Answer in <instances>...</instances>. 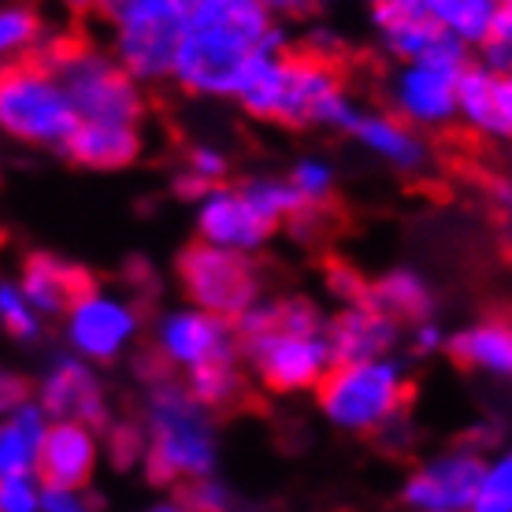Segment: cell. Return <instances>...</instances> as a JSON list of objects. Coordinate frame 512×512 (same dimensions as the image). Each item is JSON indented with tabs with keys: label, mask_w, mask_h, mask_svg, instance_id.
I'll list each match as a JSON object with an SVG mask.
<instances>
[{
	"label": "cell",
	"mask_w": 512,
	"mask_h": 512,
	"mask_svg": "<svg viewBox=\"0 0 512 512\" xmlns=\"http://www.w3.org/2000/svg\"><path fill=\"white\" fill-rule=\"evenodd\" d=\"M264 52H282L264 0H208L182 34L175 78L197 93H242Z\"/></svg>",
	"instance_id": "6da1fadb"
},
{
	"label": "cell",
	"mask_w": 512,
	"mask_h": 512,
	"mask_svg": "<svg viewBox=\"0 0 512 512\" xmlns=\"http://www.w3.org/2000/svg\"><path fill=\"white\" fill-rule=\"evenodd\" d=\"M153 446L145 457L153 483H171L179 475L205 479L212 472V431L201 401L171 379L153 383Z\"/></svg>",
	"instance_id": "7a4b0ae2"
},
{
	"label": "cell",
	"mask_w": 512,
	"mask_h": 512,
	"mask_svg": "<svg viewBox=\"0 0 512 512\" xmlns=\"http://www.w3.org/2000/svg\"><path fill=\"white\" fill-rule=\"evenodd\" d=\"M409 386L401 383L394 364L383 360H353L331 364L320 379V405L334 423L353 431H372L405 405Z\"/></svg>",
	"instance_id": "3957f363"
},
{
	"label": "cell",
	"mask_w": 512,
	"mask_h": 512,
	"mask_svg": "<svg viewBox=\"0 0 512 512\" xmlns=\"http://www.w3.org/2000/svg\"><path fill=\"white\" fill-rule=\"evenodd\" d=\"M0 119L15 138L41 141V145H64L82 123L64 86L30 64H8L4 71Z\"/></svg>",
	"instance_id": "277c9868"
},
{
	"label": "cell",
	"mask_w": 512,
	"mask_h": 512,
	"mask_svg": "<svg viewBox=\"0 0 512 512\" xmlns=\"http://www.w3.org/2000/svg\"><path fill=\"white\" fill-rule=\"evenodd\" d=\"M179 279L186 294L212 316H245L256 301V271L223 245H190L179 253Z\"/></svg>",
	"instance_id": "5b68a950"
},
{
	"label": "cell",
	"mask_w": 512,
	"mask_h": 512,
	"mask_svg": "<svg viewBox=\"0 0 512 512\" xmlns=\"http://www.w3.org/2000/svg\"><path fill=\"white\" fill-rule=\"evenodd\" d=\"M186 34V23L175 19L171 12L156 8L153 0L138 4L134 12L119 23V56L123 67L138 78H164L167 71L175 75V60H179V45Z\"/></svg>",
	"instance_id": "8992f818"
},
{
	"label": "cell",
	"mask_w": 512,
	"mask_h": 512,
	"mask_svg": "<svg viewBox=\"0 0 512 512\" xmlns=\"http://www.w3.org/2000/svg\"><path fill=\"white\" fill-rule=\"evenodd\" d=\"M256 375L271 390H301L331 372V346L316 334H264L245 342Z\"/></svg>",
	"instance_id": "52a82bcc"
},
{
	"label": "cell",
	"mask_w": 512,
	"mask_h": 512,
	"mask_svg": "<svg viewBox=\"0 0 512 512\" xmlns=\"http://www.w3.org/2000/svg\"><path fill=\"white\" fill-rule=\"evenodd\" d=\"M483 479H487L483 461L472 453H457V457H446V461L423 468L420 475H412L405 498L431 512H464L475 505Z\"/></svg>",
	"instance_id": "ba28073f"
},
{
	"label": "cell",
	"mask_w": 512,
	"mask_h": 512,
	"mask_svg": "<svg viewBox=\"0 0 512 512\" xmlns=\"http://www.w3.org/2000/svg\"><path fill=\"white\" fill-rule=\"evenodd\" d=\"M23 297L41 312H75L82 301L97 297V282L78 264L49 253H30L23 264Z\"/></svg>",
	"instance_id": "9c48e42d"
},
{
	"label": "cell",
	"mask_w": 512,
	"mask_h": 512,
	"mask_svg": "<svg viewBox=\"0 0 512 512\" xmlns=\"http://www.w3.org/2000/svg\"><path fill=\"white\" fill-rule=\"evenodd\" d=\"M201 234L205 242L223 245V249H253L271 234L275 223L260 216L242 190H216L205 197L201 208Z\"/></svg>",
	"instance_id": "30bf717a"
},
{
	"label": "cell",
	"mask_w": 512,
	"mask_h": 512,
	"mask_svg": "<svg viewBox=\"0 0 512 512\" xmlns=\"http://www.w3.org/2000/svg\"><path fill=\"white\" fill-rule=\"evenodd\" d=\"M160 357L201 368L208 360H231V334L212 312H179L160 327Z\"/></svg>",
	"instance_id": "8fae6325"
},
{
	"label": "cell",
	"mask_w": 512,
	"mask_h": 512,
	"mask_svg": "<svg viewBox=\"0 0 512 512\" xmlns=\"http://www.w3.org/2000/svg\"><path fill=\"white\" fill-rule=\"evenodd\" d=\"M93 472V435L82 423H56L38 457L45 490H78Z\"/></svg>",
	"instance_id": "7c38bea8"
},
{
	"label": "cell",
	"mask_w": 512,
	"mask_h": 512,
	"mask_svg": "<svg viewBox=\"0 0 512 512\" xmlns=\"http://www.w3.org/2000/svg\"><path fill=\"white\" fill-rule=\"evenodd\" d=\"M138 327L134 308L112 297H90L71 312V342L90 357H112Z\"/></svg>",
	"instance_id": "4fadbf2b"
},
{
	"label": "cell",
	"mask_w": 512,
	"mask_h": 512,
	"mask_svg": "<svg viewBox=\"0 0 512 512\" xmlns=\"http://www.w3.org/2000/svg\"><path fill=\"white\" fill-rule=\"evenodd\" d=\"M397 327L394 320L368 305H353L342 312L327 331V346H331L334 364H353V360H375V353L394 346Z\"/></svg>",
	"instance_id": "5bb4252c"
},
{
	"label": "cell",
	"mask_w": 512,
	"mask_h": 512,
	"mask_svg": "<svg viewBox=\"0 0 512 512\" xmlns=\"http://www.w3.org/2000/svg\"><path fill=\"white\" fill-rule=\"evenodd\" d=\"M41 401H45L49 416H78L90 427H104V401L101 390H97V379L78 360H56V368L45 379Z\"/></svg>",
	"instance_id": "9a60e30c"
},
{
	"label": "cell",
	"mask_w": 512,
	"mask_h": 512,
	"mask_svg": "<svg viewBox=\"0 0 512 512\" xmlns=\"http://www.w3.org/2000/svg\"><path fill=\"white\" fill-rule=\"evenodd\" d=\"M457 86H461V75L416 64L397 78V104L416 123H442L461 104L457 101Z\"/></svg>",
	"instance_id": "2e32d148"
},
{
	"label": "cell",
	"mask_w": 512,
	"mask_h": 512,
	"mask_svg": "<svg viewBox=\"0 0 512 512\" xmlns=\"http://www.w3.org/2000/svg\"><path fill=\"white\" fill-rule=\"evenodd\" d=\"M375 19H379V26H383L390 49H394L397 56L416 60V64H420L423 56L449 34L438 19L427 15V8H423L420 0H390V4H375Z\"/></svg>",
	"instance_id": "e0dca14e"
},
{
	"label": "cell",
	"mask_w": 512,
	"mask_h": 512,
	"mask_svg": "<svg viewBox=\"0 0 512 512\" xmlns=\"http://www.w3.org/2000/svg\"><path fill=\"white\" fill-rule=\"evenodd\" d=\"M71 160L86 167H123L138 156L141 141L134 127H119V123H78V130L60 145Z\"/></svg>",
	"instance_id": "ac0fdd59"
},
{
	"label": "cell",
	"mask_w": 512,
	"mask_h": 512,
	"mask_svg": "<svg viewBox=\"0 0 512 512\" xmlns=\"http://www.w3.org/2000/svg\"><path fill=\"white\" fill-rule=\"evenodd\" d=\"M316 327H320V312L308 305L305 297L253 305L245 316H238L242 342H253V338H264V334H316Z\"/></svg>",
	"instance_id": "d6986e66"
},
{
	"label": "cell",
	"mask_w": 512,
	"mask_h": 512,
	"mask_svg": "<svg viewBox=\"0 0 512 512\" xmlns=\"http://www.w3.org/2000/svg\"><path fill=\"white\" fill-rule=\"evenodd\" d=\"M45 420H41L38 409L30 405H19L12 409V420L4 423V435H0V468L4 475H26L41 457V446H45Z\"/></svg>",
	"instance_id": "ffe728a7"
},
{
	"label": "cell",
	"mask_w": 512,
	"mask_h": 512,
	"mask_svg": "<svg viewBox=\"0 0 512 512\" xmlns=\"http://www.w3.org/2000/svg\"><path fill=\"white\" fill-rule=\"evenodd\" d=\"M453 357L461 364L475 368H490V372H509L512 375V327L509 323H483L472 331L457 334L453 342Z\"/></svg>",
	"instance_id": "44dd1931"
},
{
	"label": "cell",
	"mask_w": 512,
	"mask_h": 512,
	"mask_svg": "<svg viewBox=\"0 0 512 512\" xmlns=\"http://www.w3.org/2000/svg\"><path fill=\"white\" fill-rule=\"evenodd\" d=\"M353 134H357L368 149L375 153H383L386 160H394L397 167H405V171H416L423 164V145L412 138L409 130L394 123V119L386 116H357L353 119Z\"/></svg>",
	"instance_id": "7402d4cb"
},
{
	"label": "cell",
	"mask_w": 512,
	"mask_h": 512,
	"mask_svg": "<svg viewBox=\"0 0 512 512\" xmlns=\"http://www.w3.org/2000/svg\"><path fill=\"white\" fill-rule=\"evenodd\" d=\"M368 308H379L390 320H427L431 316V294L416 275L394 271L372 286Z\"/></svg>",
	"instance_id": "603a6c76"
},
{
	"label": "cell",
	"mask_w": 512,
	"mask_h": 512,
	"mask_svg": "<svg viewBox=\"0 0 512 512\" xmlns=\"http://www.w3.org/2000/svg\"><path fill=\"white\" fill-rule=\"evenodd\" d=\"M190 394L208 409H238L245 405V379L234 372L231 360H208L190 368Z\"/></svg>",
	"instance_id": "cb8c5ba5"
},
{
	"label": "cell",
	"mask_w": 512,
	"mask_h": 512,
	"mask_svg": "<svg viewBox=\"0 0 512 512\" xmlns=\"http://www.w3.org/2000/svg\"><path fill=\"white\" fill-rule=\"evenodd\" d=\"M427 15L438 19L449 34H457L461 41H483L490 23H494V0H420Z\"/></svg>",
	"instance_id": "d4e9b609"
},
{
	"label": "cell",
	"mask_w": 512,
	"mask_h": 512,
	"mask_svg": "<svg viewBox=\"0 0 512 512\" xmlns=\"http://www.w3.org/2000/svg\"><path fill=\"white\" fill-rule=\"evenodd\" d=\"M457 101H461L464 116L472 119L479 130L487 134H501V116H498V75L487 67H468L457 86Z\"/></svg>",
	"instance_id": "484cf974"
},
{
	"label": "cell",
	"mask_w": 512,
	"mask_h": 512,
	"mask_svg": "<svg viewBox=\"0 0 512 512\" xmlns=\"http://www.w3.org/2000/svg\"><path fill=\"white\" fill-rule=\"evenodd\" d=\"M41 34H45V26H41L38 8L30 0H8V8L0 15V49L12 60L15 56L26 60L41 45Z\"/></svg>",
	"instance_id": "4316f807"
},
{
	"label": "cell",
	"mask_w": 512,
	"mask_h": 512,
	"mask_svg": "<svg viewBox=\"0 0 512 512\" xmlns=\"http://www.w3.org/2000/svg\"><path fill=\"white\" fill-rule=\"evenodd\" d=\"M242 193L268 223H279L282 216H297L305 208V193L297 186H282V182H249L242 186Z\"/></svg>",
	"instance_id": "83f0119b"
},
{
	"label": "cell",
	"mask_w": 512,
	"mask_h": 512,
	"mask_svg": "<svg viewBox=\"0 0 512 512\" xmlns=\"http://www.w3.org/2000/svg\"><path fill=\"white\" fill-rule=\"evenodd\" d=\"M483 56H487L490 71L512 75V4L498 8V15H494L487 38H483Z\"/></svg>",
	"instance_id": "f1b7e54d"
},
{
	"label": "cell",
	"mask_w": 512,
	"mask_h": 512,
	"mask_svg": "<svg viewBox=\"0 0 512 512\" xmlns=\"http://www.w3.org/2000/svg\"><path fill=\"white\" fill-rule=\"evenodd\" d=\"M472 512H512V457H505L487 472Z\"/></svg>",
	"instance_id": "f546056e"
},
{
	"label": "cell",
	"mask_w": 512,
	"mask_h": 512,
	"mask_svg": "<svg viewBox=\"0 0 512 512\" xmlns=\"http://www.w3.org/2000/svg\"><path fill=\"white\" fill-rule=\"evenodd\" d=\"M0 312H4V323H8L12 334H19V338H34V334H38V320H34V312L26 308V297L15 294V286H4V290H0Z\"/></svg>",
	"instance_id": "4dcf8cb0"
},
{
	"label": "cell",
	"mask_w": 512,
	"mask_h": 512,
	"mask_svg": "<svg viewBox=\"0 0 512 512\" xmlns=\"http://www.w3.org/2000/svg\"><path fill=\"white\" fill-rule=\"evenodd\" d=\"M294 186L305 193V201H327V193H331V171L323 164H316V160H305L294 171Z\"/></svg>",
	"instance_id": "1f68e13d"
},
{
	"label": "cell",
	"mask_w": 512,
	"mask_h": 512,
	"mask_svg": "<svg viewBox=\"0 0 512 512\" xmlns=\"http://www.w3.org/2000/svg\"><path fill=\"white\" fill-rule=\"evenodd\" d=\"M0 509L4 512H34L38 509V494L26 483V475H4L0 483Z\"/></svg>",
	"instance_id": "d6a6232c"
},
{
	"label": "cell",
	"mask_w": 512,
	"mask_h": 512,
	"mask_svg": "<svg viewBox=\"0 0 512 512\" xmlns=\"http://www.w3.org/2000/svg\"><path fill=\"white\" fill-rule=\"evenodd\" d=\"M182 501H186L193 512H219L223 490L205 483V479H197V483H186V487H182Z\"/></svg>",
	"instance_id": "836d02e7"
},
{
	"label": "cell",
	"mask_w": 512,
	"mask_h": 512,
	"mask_svg": "<svg viewBox=\"0 0 512 512\" xmlns=\"http://www.w3.org/2000/svg\"><path fill=\"white\" fill-rule=\"evenodd\" d=\"M138 453H141V435H138V427H116L112 431V457H116L119 468H130V464L138 461Z\"/></svg>",
	"instance_id": "e575fe53"
},
{
	"label": "cell",
	"mask_w": 512,
	"mask_h": 512,
	"mask_svg": "<svg viewBox=\"0 0 512 512\" xmlns=\"http://www.w3.org/2000/svg\"><path fill=\"white\" fill-rule=\"evenodd\" d=\"M190 167L193 175H201V179H223V171H227V160L219 153H212V149H193L190 153Z\"/></svg>",
	"instance_id": "d590c367"
},
{
	"label": "cell",
	"mask_w": 512,
	"mask_h": 512,
	"mask_svg": "<svg viewBox=\"0 0 512 512\" xmlns=\"http://www.w3.org/2000/svg\"><path fill=\"white\" fill-rule=\"evenodd\" d=\"M41 505H45V512H86V505L71 490H45Z\"/></svg>",
	"instance_id": "8d00e7d4"
},
{
	"label": "cell",
	"mask_w": 512,
	"mask_h": 512,
	"mask_svg": "<svg viewBox=\"0 0 512 512\" xmlns=\"http://www.w3.org/2000/svg\"><path fill=\"white\" fill-rule=\"evenodd\" d=\"M498 116H501V134H512V75L498 78Z\"/></svg>",
	"instance_id": "74e56055"
},
{
	"label": "cell",
	"mask_w": 512,
	"mask_h": 512,
	"mask_svg": "<svg viewBox=\"0 0 512 512\" xmlns=\"http://www.w3.org/2000/svg\"><path fill=\"white\" fill-rule=\"evenodd\" d=\"M141 0H97V8H101V15H108V19H116V23H123L134 8H138Z\"/></svg>",
	"instance_id": "f35d334b"
},
{
	"label": "cell",
	"mask_w": 512,
	"mask_h": 512,
	"mask_svg": "<svg viewBox=\"0 0 512 512\" xmlns=\"http://www.w3.org/2000/svg\"><path fill=\"white\" fill-rule=\"evenodd\" d=\"M23 394H26L23 383H15V379H4V409H8V412L19 409V405H15V397L23 401Z\"/></svg>",
	"instance_id": "ab89813d"
},
{
	"label": "cell",
	"mask_w": 512,
	"mask_h": 512,
	"mask_svg": "<svg viewBox=\"0 0 512 512\" xmlns=\"http://www.w3.org/2000/svg\"><path fill=\"white\" fill-rule=\"evenodd\" d=\"M438 342V331L435 327H420V349H431Z\"/></svg>",
	"instance_id": "60d3db41"
},
{
	"label": "cell",
	"mask_w": 512,
	"mask_h": 512,
	"mask_svg": "<svg viewBox=\"0 0 512 512\" xmlns=\"http://www.w3.org/2000/svg\"><path fill=\"white\" fill-rule=\"evenodd\" d=\"M67 8H71V12H86V8H90L93 0H64Z\"/></svg>",
	"instance_id": "b9f144b4"
},
{
	"label": "cell",
	"mask_w": 512,
	"mask_h": 512,
	"mask_svg": "<svg viewBox=\"0 0 512 512\" xmlns=\"http://www.w3.org/2000/svg\"><path fill=\"white\" fill-rule=\"evenodd\" d=\"M153 512H179L175 505H164V509H153Z\"/></svg>",
	"instance_id": "7bdbcfd3"
},
{
	"label": "cell",
	"mask_w": 512,
	"mask_h": 512,
	"mask_svg": "<svg viewBox=\"0 0 512 512\" xmlns=\"http://www.w3.org/2000/svg\"><path fill=\"white\" fill-rule=\"evenodd\" d=\"M375 4H390V0H375Z\"/></svg>",
	"instance_id": "ee69618b"
}]
</instances>
